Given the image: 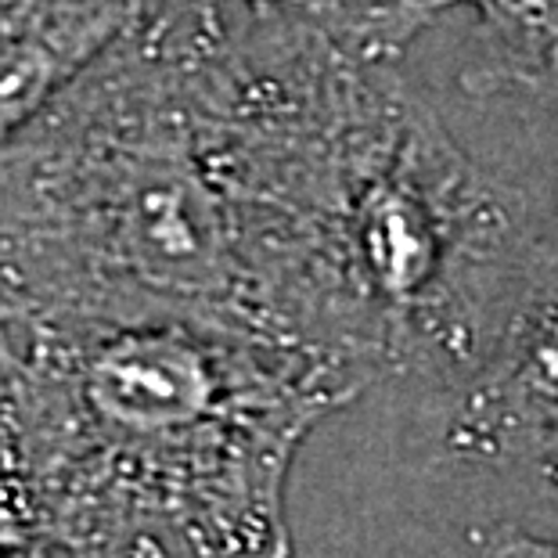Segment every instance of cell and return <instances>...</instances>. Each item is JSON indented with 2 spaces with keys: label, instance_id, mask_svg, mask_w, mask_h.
<instances>
[{
  "label": "cell",
  "instance_id": "obj_1",
  "mask_svg": "<svg viewBox=\"0 0 558 558\" xmlns=\"http://www.w3.org/2000/svg\"><path fill=\"white\" fill-rule=\"evenodd\" d=\"M364 389L195 317H0V408L69 558H289L295 458Z\"/></svg>",
  "mask_w": 558,
  "mask_h": 558
},
{
  "label": "cell",
  "instance_id": "obj_2",
  "mask_svg": "<svg viewBox=\"0 0 558 558\" xmlns=\"http://www.w3.org/2000/svg\"><path fill=\"white\" fill-rule=\"evenodd\" d=\"M206 37L148 19L0 148L4 317L177 314L295 347Z\"/></svg>",
  "mask_w": 558,
  "mask_h": 558
},
{
  "label": "cell",
  "instance_id": "obj_3",
  "mask_svg": "<svg viewBox=\"0 0 558 558\" xmlns=\"http://www.w3.org/2000/svg\"><path fill=\"white\" fill-rule=\"evenodd\" d=\"M270 198L331 357L367 386H458L512 314L544 234L393 65L295 51L270 112Z\"/></svg>",
  "mask_w": 558,
  "mask_h": 558
},
{
  "label": "cell",
  "instance_id": "obj_4",
  "mask_svg": "<svg viewBox=\"0 0 558 558\" xmlns=\"http://www.w3.org/2000/svg\"><path fill=\"white\" fill-rule=\"evenodd\" d=\"M454 389L450 454L526 469L558 490V234H544L512 314Z\"/></svg>",
  "mask_w": 558,
  "mask_h": 558
},
{
  "label": "cell",
  "instance_id": "obj_5",
  "mask_svg": "<svg viewBox=\"0 0 558 558\" xmlns=\"http://www.w3.org/2000/svg\"><path fill=\"white\" fill-rule=\"evenodd\" d=\"M159 0H0V148Z\"/></svg>",
  "mask_w": 558,
  "mask_h": 558
},
{
  "label": "cell",
  "instance_id": "obj_6",
  "mask_svg": "<svg viewBox=\"0 0 558 558\" xmlns=\"http://www.w3.org/2000/svg\"><path fill=\"white\" fill-rule=\"evenodd\" d=\"M476 29L458 83L472 98H530L558 112V0H444Z\"/></svg>",
  "mask_w": 558,
  "mask_h": 558
},
{
  "label": "cell",
  "instance_id": "obj_7",
  "mask_svg": "<svg viewBox=\"0 0 558 558\" xmlns=\"http://www.w3.org/2000/svg\"><path fill=\"white\" fill-rule=\"evenodd\" d=\"M253 19L289 22L350 58L397 65L408 47L444 15V0H231Z\"/></svg>",
  "mask_w": 558,
  "mask_h": 558
},
{
  "label": "cell",
  "instance_id": "obj_8",
  "mask_svg": "<svg viewBox=\"0 0 558 558\" xmlns=\"http://www.w3.org/2000/svg\"><path fill=\"white\" fill-rule=\"evenodd\" d=\"M54 541L22 469L19 444L0 408V558H51Z\"/></svg>",
  "mask_w": 558,
  "mask_h": 558
},
{
  "label": "cell",
  "instance_id": "obj_9",
  "mask_svg": "<svg viewBox=\"0 0 558 558\" xmlns=\"http://www.w3.org/2000/svg\"><path fill=\"white\" fill-rule=\"evenodd\" d=\"M231 15V0H159L156 26L170 33H213Z\"/></svg>",
  "mask_w": 558,
  "mask_h": 558
},
{
  "label": "cell",
  "instance_id": "obj_10",
  "mask_svg": "<svg viewBox=\"0 0 558 558\" xmlns=\"http://www.w3.org/2000/svg\"><path fill=\"white\" fill-rule=\"evenodd\" d=\"M472 541H476L483 558H558V541L533 537V533L512 526H490Z\"/></svg>",
  "mask_w": 558,
  "mask_h": 558
},
{
  "label": "cell",
  "instance_id": "obj_11",
  "mask_svg": "<svg viewBox=\"0 0 558 558\" xmlns=\"http://www.w3.org/2000/svg\"><path fill=\"white\" fill-rule=\"evenodd\" d=\"M0 314H4V303H0Z\"/></svg>",
  "mask_w": 558,
  "mask_h": 558
}]
</instances>
